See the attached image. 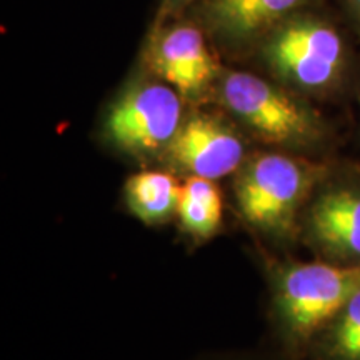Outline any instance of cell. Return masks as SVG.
I'll list each match as a JSON object with an SVG mask.
<instances>
[{
	"label": "cell",
	"mask_w": 360,
	"mask_h": 360,
	"mask_svg": "<svg viewBox=\"0 0 360 360\" xmlns=\"http://www.w3.org/2000/svg\"><path fill=\"white\" fill-rule=\"evenodd\" d=\"M264 53L285 87L305 98L332 96L347 79L345 40L317 17H287L272 30Z\"/></svg>",
	"instance_id": "4"
},
{
	"label": "cell",
	"mask_w": 360,
	"mask_h": 360,
	"mask_svg": "<svg viewBox=\"0 0 360 360\" xmlns=\"http://www.w3.org/2000/svg\"><path fill=\"white\" fill-rule=\"evenodd\" d=\"M307 360H360V287L315 337Z\"/></svg>",
	"instance_id": "12"
},
{
	"label": "cell",
	"mask_w": 360,
	"mask_h": 360,
	"mask_svg": "<svg viewBox=\"0 0 360 360\" xmlns=\"http://www.w3.org/2000/svg\"><path fill=\"white\" fill-rule=\"evenodd\" d=\"M360 287V267L315 259L285 262L274 272V317L292 360L307 352L323 327Z\"/></svg>",
	"instance_id": "3"
},
{
	"label": "cell",
	"mask_w": 360,
	"mask_h": 360,
	"mask_svg": "<svg viewBox=\"0 0 360 360\" xmlns=\"http://www.w3.org/2000/svg\"><path fill=\"white\" fill-rule=\"evenodd\" d=\"M304 0H210L205 17L210 25L231 39H245L278 25Z\"/></svg>",
	"instance_id": "9"
},
{
	"label": "cell",
	"mask_w": 360,
	"mask_h": 360,
	"mask_svg": "<svg viewBox=\"0 0 360 360\" xmlns=\"http://www.w3.org/2000/svg\"><path fill=\"white\" fill-rule=\"evenodd\" d=\"M299 240L317 259L360 267V165L328 162L304 209Z\"/></svg>",
	"instance_id": "5"
},
{
	"label": "cell",
	"mask_w": 360,
	"mask_h": 360,
	"mask_svg": "<svg viewBox=\"0 0 360 360\" xmlns=\"http://www.w3.org/2000/svg\"><path fill=\"white\" fill-rule=\"evenodd\" d=\"M330 159L262 152L237 170L233 193L242 219L276 240H299L300 220Z\"/></svg>",
	"instance_id": "1"
},
{
	"label": "cell",
	"mask_w": 360,
	"mask_h": 360,
	"mask_svg": "<svg viewBox=\"0 0 360 360\" xmlns=\"http://www.w3.org/2000/svg\"><path fill=\"white\" fill-rule=\"evenodd\" d=\"M180 227L197 240H207L219 232L224 219V200L212 179L188 177L180 184L177 215Z\"/></svg>",
	"instance_id": "11"
},
{
	"label": "cell",
	"mask_w": 360,
	"mask_h": 360,
	"mask_svg": "<svg viewBox=\"0 0 360 360\" xmlns=\"http://www.w3.org/2000/svg\"><path fill=\"white\" fill-rule=\"evenodd\" d=\"M220 101L245 127L270 146L314 159H327L330 125L307 98L247 72H229L220 84Z\"/></svg>",
	"instance_id": "2"
},
{
	"label": "cell",
	"mask_w": 360,
	"mask_h": 360,
	"mask_svg": "<svg viewBox=\"0 0 360 360\" xmlns=\"http://www.w3.org/2000/svg\"><path fill=\"white\" fill-rule=\"evenodd\" d=\"M180 182L165 170H142L125 182L129 210L147 225H160L177 215Z\"/></svg>",
	"instance_id": "10"
},
{
	"label": "cell",
	"mask_w": 360,
	"mask_h": 360,
	"mask_svg": "<svg viewBox=\"0 0 360 360\" xmlns=\"http://www.w3.org/2000/svg\"><path fill=\"white\" fill-rule=\"evenodd\" d=\"M182 101L167 84H135L120 96L107 115V137L120 150L152 157L167 150L182 125Z\"/></svg>",
	"instance_id": "6"
},
{
	"label": "cell",
	"mask_w": 360,
	"mask_h": 360,
	"mask_svg": "<svg viewBox=\"0 0 360 360\" xmlns=\"http://www.w3.org/2000/svg\"><path fill=\"white\" fill-rule=\"evenodd\" d=\"M150 65L159 77L180 96L197 97L219 75V64L195 27L177 25L155 40Z\"/></svg>",
	"instance_id": "8"
},
{
	"label": "cell",
	"mask_w": 360,
	"mask_h": 360,
	"mask_svg": "<svg viewBox=\"0 0 360 360\" xmlns=\"http://www.w3.org/2000/svg\"><path fill=\"white\" fill-rule=\"evenodd\" d=\"M165 155L187 175L219 180L242 167L245 146L240 135L219 117L193 114L180 125Z\"/></svg>",
	"instance_id": "7"
},
{
	"label": "cell",
	"mask_w": 360,
	"mask_h": 360,
	"mask_svg": "<svg viewBox=\"0 0 360 360\" xmlns=\"http://www.w3.org/2000/svg\"><path fill=\"white\" fill-rule=\"evenodd\" d=\"M350 6H352L354 12H355V17H357L359 22H360V0H350Z\"/></svg>",
	"instance_id": "13"
}]
</instances>
